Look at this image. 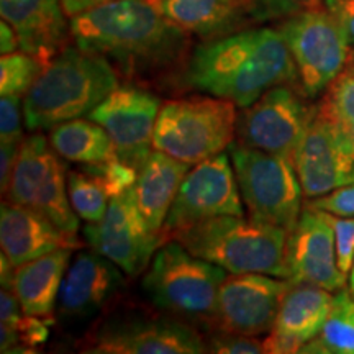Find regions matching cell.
I'll use <instances>...</instances> for the list:
<instances>
[{
  "label": "cell",
  "instance_id": "cell-38",
  "mask_svg": "<svg viewBox=\"0 0 354 354\" xmlns=\"http://www.w3.org/2000/svg\"><path fill=\"white\" fill-rule=\"evenodd\" d=\"M21 141H0V185L2 194L7 192L17 159H19Z\"/></svg>",
  "mask_w": 354,
  "mask_h": 354
},
{
  "label": "cell",
  "instance_id": "cell-31",
  "mask_svg": "<svg viewBox=\"0 0 354 354\" xmlns=\"http://www.w3.org/2000/svg\"><path fill=\"white\" fill-rule=\"evenodd\" d=\"M82 171L88 174L95 176L105 189L109 190L110 197L118 196V194L125 192V190L135 187L136 180H138V169L128 165L123 159L115 154L113 158L107 161L97 162V165H77Z\"/></svg>",
  "mask_w": 354,
  "mask_h": 354
},
{
  "label": "cell",
  "instance_id": "cell-2",
  "mask_svg": "<svg viewBox=\"0 0 354 354\" xmlns=\"http://www.w3.org/2000/svg\"><path fill=\"white\" fill-rule=\"evenodd\" d=\"M299 84V73L277 28H250L194 48L177 84L245 109L269 88Z\"/></svg>",
  "mask_w": 354,
  "mask_h": 354
},
{
  "label": "cell",
  "instance_id": "cell-6",
  "mask_svg": "<svg viewBox=\"0 0 354 354\" xmlns=\"http://www.w3.org/2000/svg\"><path fill=\"white\" fill-rule=\"evenodd\" d=\"M236 120V105L220 97L167 100L158 113L153 149L196 166L230 148Z\"/></svg>",
  "mask_w": 354,
  "mask_h": 354
},
{
  "label": "cell",
  "instance_id": "cell-30",
  "mask_svg": "<svg viewBox=\"0 0 354 354\" xmlns=\"http://www.w3.org/2000/svg\"><path fill=\"white\" fill-rule=\"evenodd\" d=\"M51 320L25 315L17 328L0 326V351L33 353L50 338Z\"/></svg>",
  "mask_w": 354,
  "mask_h": 354
},
{
  "label": "cell",
  "instance_id": "cell-9",
  "mask_svg": "<svg viewBox=\"0 0 354 354\" xmlns=\"http://www.w3.org/2000/svg\"><path fill=\"white\" fill-rule=\"evenodd\" d=\"M50 140L33 131L21 141L19 159L8 183V202L28 207L71 236H77L79 216L68 196V171Z\"/></svg>",
  "mask_w": 354,
  "mask_h": 354
},
{
  "label": "cell",
  "instance_id": "cell-23",
  "mask_svg": "<svg viewBox=\"0 0 354 354\" xmlns=\"http://www.w3.org/2000/svg\"><path fill=\"white\" fill-rule=\"evenodd\" d=\"M190 165L154 149L138 172L135 197L149 230L162 234V227Z\"/></svg>",
  "mask_w": 354,
  "mask_h": 354
},
{
  "label": "cell",
  "instance_id": "cell-33",
  "mask_svg": "<svg viewBox=\"0 0 354 354\" xmlns=\"http://www.w3.org/2000/svg\"><path fill=\"white\" fill-rule=\"evenodd\" d=\"M24 97L2 95L0 99V141H24Z\"/></svg>",
  "mask_w": 354,
  "mask_h": 354
},
{
  "label": "cell",
  "instance_id": "cell-26",
  "mask_svg": "<svg viewBox=\"0 0 354 354\" xmlns=\"http://www.w3.org/2000/svg\"><path fill=\"white\" fill-rule=\"evenodd\" d=\"M304 354H354V294L336 290L322 330L300 349Z\"/></svg>",
  "mask_w": 354,
  "mask_h": 354
},
{
  "label": "cell",
  "instance_id": "cell-21",
  "mask_svg": "<svg viewBox=\"0 0 354 354\" xmlns=\"http://www.w3.org/2000/svg\"><path fill=\"white\" fill-rule=\"evenodd\" d=\"M0 246L10 263L19 266L61 248H81L77 236L64 233L28 207L3 202L0 210Z\"/></svg>",
  "mask_w": 354,
  "mask_h": 354
},
{
  "label": "cell",
  "instance_id": "cell-14",
  "mask_svg": "<svg viewBox=\"0 0 354 354\" xmlns=\"http://www.w3.org/2000/svg\"><path fill=\"white\" fill-rule=\"evenodd\" d=\"M292 286L290 279L269 274H230L220 287L212 330L253 338L269 333Z\"/></svg>",
  "mask_w": 354,
  "mask_h": 354
},
{
  "label": "cell",
  "instance_id": "cell-20",
  "mask_svg": "<svg viewBox=\"0 0 354 354\" xmlns=\"http://www.w3.org/2000/svg\"><path fill=\"white\" fill-rule=\"evenodd\" d=\"M0 15L17 32L20 50L46 64L73 39L61 0H0Z\"/></svg>",
  "mask_w": 354,
  "mask_h": 354
},
{
  "label": "cell",
  "instance_id": "cell-36",
  "mask_svg": "<svg viewBox=\"0 0 354 354\" xmlns=\"http://www.w3.org/2000/svg\"><path fill=\"white\" fill-rule=\"evenodd\" d=\"M308 205L328 212L331 215L354 216V183L336 189L326 196L315 197Z\"/></svg>",
  "mask_w": 354,
  "mask_h": 354
},
{
  "label": "cell",
  "instance_id": "cell-42",
  "mask_svg": "<svg viewBox=\"0 0 354 354\" xmlns=\"http://www.w3.org/2000/svg\"><path fill=\"white\" fill-rule=\"evenodd\" d=\"M348 73L354 74V51L351 53V57H349V63H348Z\"/></svg>",
  "mask_w": 354,
  "mask_h": 354
},
{
  "label": "cell",
  "instance_id": "cell-1",
  "mask_svg": "<svg viewBox=\"0 0 354 354\" xmlns=\"http://www.w3.org/2000/svg\"><path fill=\"white\" fill-rule=\"evenodd\" d=\"M69 26L76 46L136 81L179 76L190 55V35L154 0H110L69 19Z\"/></svg>",
  "mask_w": 354,
  "mask_h": 354
},
{
  "label": "cell",
  "instance_id": "cell-16",
  "mask_svg": "<svg viewBox=\"0 0 354 354\" xmlns=\"http://www.w3.org/2000/svg\"><path fill=\"white\" fill-rule=\"evenodd\" d=\"M125 276L117 264L92 248L77 251L61 282L56 317L69 325L97 317L122 294Z\"/></svg>",
  "mask_w": 354,
  "mask_h": 354
},
{
  "label": "cell",
  "instance_id": "cell-8",
  "mask_svg": "<svg viewBox=\"0 0 354 354\" xmlns=\"http://www.w3.org/2000/svg\"><path fill=\"white\" fill-rule=\"evenodd\" d=\"M277 30L297 66L299 87L308 99L323 94L348 68L351 44L325 6L284 19Z\"/></svg>",
  "mask_w": 354,
  "mask_h": 354
},
{
  "label": "cell",
  "instance_id": "cell-4",
  "mask_svg": "<svg viewBox=\"0 0 354 354\" xmlns=\"http://www.w3.org/2000/svg\"><path fill=\"white\" fill-rule=\"evenodd\" d=\"M284 228L243 215H220L176 233L172 240L230 274L261 272L289 279Z\"/></svg>",
  "mask_w": 354,
  "mask_h": 354
},
{
  "label": "cell",
  "instance_id": "cell-15",
  "mask_svg": "<svg viewBox=\"0 0 354 354\" xmlns=\"http://www.w3.org/2000/svg\"><path fill=\"white\" fill-rule=\"evenodd\" d=\"M161 105V99L146 88L120 84L88 113V118L107 130L118 156L140 171L153 153L154 127Z\"/></svg>",
  "mask_w": 354,
  "mask_h": 354
},
{
  "label": "cell",
  "instance_id": "cell-29",
  "mask_svg": "<svg viewBox=\"0 0 354 354\" xmlns=\"http://www.w3.org/2000/svg\"><path fill=\"white\" fill-rule=\"evenodd\" d=\"M46 68V63L26 51H15L0 57V94L21 95L32 88Z\"/></svg>",
  "mask_w": 354,
  "mask_h": 354
},
{
  "label": "cell",
  "instance_id": "cell-34",
  "mask_svg": "<svg viewBox=\"0 0 354 354\" xmlns=\"http://www.w3.org/2000/svg\"><path fill=\"white\" fill-rule=\"evenodd\" d=\"M323 0H253L256 24L269 20H284L307 8L320 6Z\"/></svg>",
  "mask_w": 354,
  "mask_h": 354
},
{
  "label": "cell",
  "instance_id": "cell-25",
  "mask_svg": "<svg viewBox=\"0 0 354 354\" xmlns=\"http://www.w3.org/2000/svg\"><path fill=\"white\" fill-rule=\"evenodd\" d=\"M48 140L64 161L97 165L113 158V141L104 127L91 118H76L51 128Z\"/></svg>",
  "mask_w": 354,
  "mask_h": 354
},
{
  "label": "cell",
  "instance_id": "cell-10",
  "mask_svg": "<svg viewBox=\"0 0 354 354\" xmlns=\"http://www.w3.org/2000/svg\"><path fill=\"white\" fill-rule=\"evenodd\" d=\"M81 353L198 354L209 348L192 325L169 313H123L102 322L81 344Z\"/></svg>",
  "mask_w": 354,
  "mask_h": 354
},
{
  "label": "cell",
  "instance_id": "cell-28",
  "mask_svg": "<svg viewBox=\"0 0 354 354\" xmlns=\"http://www.w3.org/2000/svg\"><path fill=\"white\" fill-rule=\"evenodd\" d=\"M68 196L73 210L86 223H95L104 218L112 201L105 185L82 169L68 171Z\"/></svg>",
  "mask_w": 354,
  "mask_h": 354
},
{
  "label": "cell",
  "instance_id": "cell-41",
  "mask_svg": "<svg viewBox=\"0 0 354 354\" xmlns=\"http://www.w3.org/2000/svg\"><path fill=\"white\" fill-rule=\"evenodd\" d=\"M349 289H351V292L354 294V263H353L351 272H349Z\"/></svg>",
  "mask_w": 354,
  "mask_h": 354
},
{
  "label": "cell",
  "instance_id": "cell-17",
  "mask_svg": "<svg viewBox=\"0 0 354 354\" xmlns=\"http://www.w3.org/2000/svg\"><path fill=\"white\" fill-rule=\"evenodd\" d=\"M287 268L295 284L336 292L346 286L336 256L335 230L328 212L307 205L287 238Z\"/></svg>",
  "mask_w": 354,
  "mask_h": 354
},
{
  "label": "cell",
  "instance_id": "cell-13",
  "mask_svg": "<svg viewBox=\"0 0 354 354\" xmlns=\"http://www.w3.org/2000/svg\"><path fill=\"white\" fill-rule=\"evenodd\" d=\"M82 234L88 248L117 264L130 277L148 269L154 253L166 243L162 234L151 232L146 225L133 187L115 196L104 218L84 225Z\"/></svg>",
  "mask_w": 354,
  "mask_h": 354
},
{
  "label": "cell",
  "instance_id": "cell-40",
  "mask_svg": "<svg viewBox=\"0 0 354 354\" xmlns=\"http://www.w3.org/2000/svg\"><path fill=\"white\" fill-rule=\"evenodd\" d=\"M107 2H110V0H61L68 19H73V17L79 15V13L87 12L91 10V8H95L99 6H104V3Z\"/></svg>",
  "mask_w": 354,
  "mask_h": 354
},
{
  "label": "cell",
  "instance_id": "cell-7",
  "mask_svg": "<svg viewBox=\"0 0 354 354\" xmlns=\"http://www.w3.org/2000/svg\"><path fill=\"white\" fill-rule=\"evenodd\" d=\"M238 187L251 218L290 233L302 214L304 189L294 159L233 141L228 148Z\"/></svg>",
  "mask_w": 354,
  "mask_h": 354
},
{
  "label": "cell",
  "instance_id": "cell-18",
  "mask_svg": "<svg viewBox=\"0 0 354 354\" xmlns=\"http://www.w3.org/2000/svg\"><path fill=\"white\" fill-rule=\"evenodd\" d=\"M304 196L315 198L354 183V153L339 140L315 105L294 153Z\"/></svg>",
  "mask_w": 354,
  "mask_h": 354
},
{
  "label": "cell",
  "instance_id": "cell-3",
  "mask_svg": "<svg viewBox=\"0 0 354 354\" xmlns=\"http://www.w3.org/2000/svg\"><path fill=\"white\" fill-rule=\"evenodd\" d=\"M118 86L120 77L107 59L82 51L76 44L66 46L25 94V128L32 133L44 131L88 117Z\"/></svg>",
  "mask_w": 354,
  "mask_h": 354
},
{
  "label": "cell",
  "instance_id": "cell-12",
  "mask_svg": "<svg viewBox=\"0 0 354 354\" xmlns=\"http://www.w3.org/2000/svg\"><path fill=\"white\" fill-rule=\"evenodd\" d=\"M227 153L198 162L180 184L162 227V238L169 241L176 233L220 215H243L240 187Z\"/></svg>",
  "mask_w": 354,
  "mask_h": 354
},
{
  "label": "cell",
  "instance_id": "cell-35",
  "mask_svg": "<svg viewBox=\"0 0 354 354\" xmlns=\"http://www.w3.org/2000/svg\"><path fill=\"white\" fill-rule=\"evenodd\" d=\"M330 216L335 230L338 266L342 272L348 276L354 263V216H338L331 214Z\"/></svg>",
  "mask_w": 354,
  "mask_h": 354
},
{
  "label": "cell",
  "instance_id": "cell-24",
  "mask_svg": "<svg viewBox=\"0 0 354 354\" xmlns=\"http://www.w3.org/2000/svg\"><path fill=\"white\" fill-rule=\"evenodd\" d=\"M73 251V248H61L15 268L13 292L25 315L55 322L57 295Z\"/></svg>",
  "mask_w": 354,
  "mask_h": 354
},
{
  "label": "cell",
  "instance_id": "cell-37",
  "mask_svg": "<svg viewBox=\"0 0 354 354\" xmlns=\"http://www.w3.org/2000/svg\"><path fill=\"white\" fill-rule=\"evenodd\" d=\"M323 6L335 17L349 44L354 46V0H323Z\"/></svg>",
  "mask_w": 354,
  "mask_h": 354
},
{
  "label": "cell",
  "instance_id": "cell-27",
  "mask_svg": "<svg viewBox=\"0 0 354 354\" xmlns=\"http://www.w3.org/2000/svg\"><path fill=\"white\" fill-rule=\"evenodd\" d=\"M318 112L354 153V74L343 73L323 92Z\"/></svg>",
  "mask_w": 354,
  "mask_h": 354
},
{
  "label": "cell",
  "instance_id": "cell-39",
  "mask_svg": "<svg viewBox=\"0 0 354 354\" xmlns=\"http://www.w3.org/2000/svg\"><path fill=\"white\" fill-rule=\"evenodd\" d=\"M20 50V41L17 37V32L12 28L10 24H7L6 20H2L0 24V51L2 55H10Z\"/></svg>",
  "mask_w": 354,
  "mask_h": 354
},
{
  "label": "cell",
  "instance_id": "cell-32",
  "mask_svg": "<svg viewBox=\"0 0 354 354\" xmlns=\"http://www.w3.org/2000/svg\"><path fill=\"white\" fill-rule=\"evenodd\" d=\"M207 348L212 353L220 354H261L266 353L264 342L253 338V336H243L228 331L214 330L207 339Z\"/></svg>",
  "mask_w": 354,
  "mask_h": 354
},
{
  "label": "cell",
  "instance_id": "cell-22",
  "mask_svg": "<svg viewBox=\"0 0 354 354\" xmlns=\"http://www.w3.org/2000/svg\"><path fill=\"white\" fill-rule=\"evenodd\" d=\"M154 3L167 19L203 41L256 25L253 0H154Z\"/></svg>",
  "mask_w": 354,
  "mask_h": 354
},
{
  "label": "cell",
  "instance_id": "cell-11",
  "mask_svg": "<svg viewBox=\"0 0 354 354\" xmlns=\"http://www.w3.org/2000/svg\"><path fill=\"white\" fill-rule=\"evenodd\" d=\"M294 84L269 88L258 100L241 109L236 120L238 143L294 159L315 105Z\"/></svg>",
  "mask_w": 354,
  "mask_h": 354
},
{
  "label": "cell",
  "instance_id": "cell-19",
  "mask_svg": "<svg viewBox=\"0 0 354 354\" xmlns=\"http://www.w3.org/2000/svg\"><path fill=\"white\" fill-rule=\"evenodd\" d=\"M331 304L333 295L330 290L294 282L282 300L272 330L263 339L266 353H300V349L322 330Z\"/></svg>",
  "mask_w": 354,
  "mask_h": 354
},
{
  "label": "cell",
  "instance_id": "cell-5",
  "mask_svg": "<svg viewBox=\"0 0 354 354\" xmlns=\"http://www.w3.org/2000/svg\"><path fill=\"white\" fill-rule=\"evenodd\" d=\"M225 277L223 268L192 254L177 240H169L154 253L143 277V290L165 313L212 328Z\"/></svg>",
  "mask_w": 354,
  "mask_h": 354
}]
</instances>
